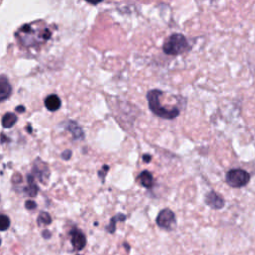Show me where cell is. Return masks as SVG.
<instances>
[{
	"instance_id": "9",
	"label": "cell",
	"mask_w": 255,
	"mask_h": 255,
	"mask_svg": "<svg viewBox=\"0 0 255 255\" xmlns=\"http://www.w3.org/2000/svg\"><path fill=\"white\" fill-rule=\"evenodd\" d=\"M137 180L140 182V184L145 187V188H150L153 186V176L151 174V172H149L148 170H143L141 171L138 175H137Z\"/></svg>"
},
{
	"instance_id": "10",
	"label": "cell",
	"mask_w": 255,
	"mask_h": 255,
	"mask_svg": "<svg viewBox=\"0 0 255 255\" xmlns=\"http://www.w3.org/2000/svg\"><path fill=\"white\" fill-rule=\"evenodd\" d=\"M45 106L49 111L55 112L61 107V100L57 95L52 94L45 99Z\"/></svg>"
},
{
	"instance_id": "4",
	"label": "cell",
	"mask_w": 255,
	"mask_h": 255,
	"mask_svg": "<svg viewBox=\"0 0 255 255\" xmlns=\"http://www.w3.org/2000/svg\"><path fill=\"white\" fill-rule=\"evenodd\" d=\"M250 180V174L241 168H233L226 172L225 182L233 188H239L247 185Z\"/></svg>"
},
{
	"instance_id": "15",
	"label": "cell",
	"mask_w": 255,
	"mask_h": 255,
	"mask_svg": "<svg viewBox=\"0 0 255 255\" xmlns=\"http://www.w3.org/2000/svg\"><path fill=\"white\" fill-rule=\"evenodd\" d=\"M38 222L39 224H50L51 223V216L47 212H41L39 217H38Z\"/></svg>"
},
{
	"instance_id": "17",
	"label": "cell",
	"mask_w": 255,
	"mask_h": 255,
	"mask_svg": "<svg viewBox=\"0 0 255 255\" xmlns=\"http://www.w3.org/2000/svg\"><path fill=\"white\" fill-rule=\"evenodd\" d=\"M142 158H143V161H144V162H150V160H151V155H150V154H143Z\"/></svg>"
},
{
	"instance_id": "1",
	"label": "cell",
	"mask_w": 255,
	"mask_h": 255,
	"mask_svg": "<svg viewBox=\"0 0 255 255\" xmlns=\"http://www.w3.org/2000/svg\"><path fill=\"white\" fill-rule=\"evenodd\" d=\"M50 36L51 33L47 28L35 23L23 26L17 33L19 41L25 47L40 45L43 42L47 41Z\"/></svg>"
},
{
	"instance_id": "18",
	"label": "cell",
	"mask_w": 255,
	"mask_h": 255,
	"mask_svg": "<svg viewBox=\"0 0 255 255\" xmlns=\"http://www.w3.org/2000/svg\"><path fill=\"white\" fill-rule=\"evenodd\" d=\"M62 156H63V157H65L66 159H69V158H70V156H71V151H70V150H68V153H67V154L63 153V154H62Z\"/></svg>"
},
{
	"instance_id": "6",
	"label": "cell",
	"mask_w": 255,
	"mask_h": 255,
	"mask_svg": "<svg viewBox=\"0 0 255 255\" xmlns=\"http://www.w3.org/2000/svg\"><path fill=\"white\" fill-rule=\"evenodd\" d=\"M204 202L212 209H221L225 204L223 197L214 190H210L205 194Z\"/></svg>"
},
{
	"instance_id": "8",
	"label": "cell",
	"mask_w": 255,
	"mask_h": 255,
	"mask_svg": "<svg viewBox=\"0 0 255 255\" xmlns=\"http://www.w3.org/2000/svg\"><path fill=\"white\" fill-rule=\"evenodd\" d=\"M12 93V87L6 76H0V102L7 100Z\"/></svg>"
},
{
	"instance_id": "5",
	"label": "cell",
	"mask_w": 255,
	"mask_h": 255,
	"mask_svg": "<svg viewBox=\"0 0 255 255\" xmlns=\"http://www.w3.org/2000/svg\"><path fill=\"white\" fill-rule=\"evenodd\" d=\"M156 224L162 228V229H165V230H172L174 229V227L176 226V218H175V214L174 212L169 209V208H164L162 209L156 219Z\"/></svg>"
},
{
	"instance_id": "21",
	"label": "cell",
	"mask_w": 255,
	"mask_h": 255,
	"mask_svg": "<svg viewBox=\"0 0 255 255\" xmlns=\"http://www.w3.org/2000/svg\"><path fill=\"white\" fill-rule=\"evenodd\" d=\"M0 243H1V240H0Z\"/></svg>"
},
{
	"instance_id": "3",
	"label": "cell",
	"mask_w": 255,
	"mask_h": 255,
	"mask_svg": "<svg viewBox=\"0 0 255 255\" xmlns=\"http://www.w3.org/2000/svg\"><path fill=\"white\" fill-rule=\"evenodd\" d=\"M189 44L184 35L180 33L171 34L163 43L162 51L166 55L177 56L189 50Z\"/></svg>"
},
{
	"instance_id": "11",
	"label": "cell",
	"mask_w": 255,
	"mask_h": 255,
	"mask_svg": "<svg viewBox=\"0 0 255 255\" xmlns=\"http://www.w3.org/2000/svg\"><path fill=\"white\" fill-rule=\"evenodd\" d=\"M17 122V116L14 113H7L2 118V125L5 128H12Z\"/></svg>"
},
{
	"instance_id": "14",
	"label": "cell",
	"mask_w": 255,
	"mask_h": 255,
	"mask_svg": "<svg viewBox=\"0 0 255 255\" xmlns=\"http://www.w3.org/2000/svg\"><path fill=\"white\" fill-rule=\"evenodd\" d=\"M10 226V219L7 215L1 214L0 215V231H5Z\"/></svg>"
},
{
	"instance_id": "2",
	"label": "cell",
	"mask_w": 255,
	"mask_h": 255,
	"mask_svg": "<svg viewBox=\"0 0 255 255\" xmlns=\"http://www.w3.org/2000/svg\"><path fill=\"white\" fill-rule=\"evenodd\" d=\"M162 94L163 92L158 89H151L146 93V100L148 102L149 110L159 118L166 119V120H173L179 116L180 111L176 107L171 109H166L165 107L161 106L159 102V98Z\"/></svg>"
},
{
	"instance_id": "16",
	"label": "cell",
	"mask_w": 255,
	"mask_h": 255,
	"mask_svg": "<svg viewBox=\"0 0 255 255\" xmlns=\"http://www.w3.org/2000/svg\"><path fill=\"white\" fill-rule=\"evenodd\" d=\"M26 207H27L28 209H34V208H36V203H35L34 201L28 200V201L26 202Z\"/></svg>"
},
{
	"instance_id": "12",
	"label": "cell",
	"mask_w": 255,
	"mask_h": 255,
	"mask_svg": "<svg viewBox=\"0 0 255 255\" xmlns=\"http://www.w3.org/2000/svg\"><path fill=\"white\" fill-rule=\"evenodd\" d=\"M126 218H127V216H126L125 214H122V213H118L117 215H115L114 217H112L111 222H110V224H109L108 227H107L108 231H109L110 233H113V232L115 231V229H116V223H117L118 221H124Z\"/></svg>"
},
{
	"instance_id": "19",
	"label": "cell",
	"mask_w": 255,
	"mask_h": 255,
	"mask_svg": "<svg viewBox=\"0 0 255 255\" xmlns=\"http://www.w3.org/2000/svg\"><path fill=\"white\" fill-rule=\"evenodd\" d=\"M43 234H44V237H45V238L50 237V232H49V231H47V230H45V231L43 232Z\"/></svg>"
},
{
	"instance_id": "13",
	"label": "cell",
	"mask_w": 255,
	"mask_h": 255,
	"mask_svg": "<svg viewBox=\"0 0 255 255\" xmlns=\"http://www.w3.org/2000/svg\"><path fill=\"white\" fill-rule=\"evenodd\" d=\"M69 129H70V131L73 133V135H74L75 138H83L84 132H83V130L81 129V128H80L76 123L71 122V123H70V126H69Z\"/></svg>"
},
{
	"instance_id": "20",
	"label": "cell",
	"mask_w": 255,
	"mask_h": 255,
	"mask_svg": "<svg viewBox=\"0 0 255 255\" xmlns=\"http://www.w3.org/2000/svg\"><path fill=\"white\" fill-rule=\"evenodd\" d=\"M17 110H19V111H24V110H25V108H24V107H18V108H17Z\"/></svg>"
},
{
	"instance_id": "7",
	"label": "cell",
	"mask_w": 255,
	"mask_h": 255,
	"mask_svg": "<svg viewBox=\"0 0 255 255\" xmlns=\"http://www.w3.org/2000/svg\"><path fill=\"white\" fill-rule=\"evenodd\" d=\"M71 242L75 249L81 250L86 246V236L79 229H73L71 231Z\"/></svg>"
}]
</instances>
